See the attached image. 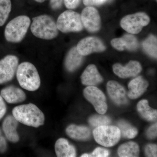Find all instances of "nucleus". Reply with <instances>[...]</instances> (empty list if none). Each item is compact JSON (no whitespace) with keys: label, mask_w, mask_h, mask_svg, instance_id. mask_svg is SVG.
<instances>
[{"label":"nucleus","mask_w":157,"mask_h":157,"mask_svg":"<svg viewBox=\"0 0 157 157\" xmlns=\"http://www.w3.org/2000/svg\"><path fill=\"white\" fill-rule=\"evenodd\" d=\"M106 1L107 0H83V3L86 6H98L104 4Z\"/></svg>","instance_id":"obj_32"},{"label":"nucleus","mask_w":157,"mask_h":157,"mask_svg":"<svg viewBox=\"0 0 157 157\" xmlns=\"http://www.w3.org/2000/svg\"><path fill=\"white\" fill-rule=\"evenodd\" d=\"M111 45L113 48L119 51H124L125 50L124 47L122 40L121 38H116L112 39L111 41Z\"/></svg>","instance_id":"obj_30"},{"label":"nucleus","mask_w":157,"mask_h":157,"mask_svg":"<svg viewBox=\"0 0 157 157\" xmlns=\"http://www.w3.org/2000/svg\"><path fill=\"white\" fill-rule=\"evenodd\" d=\"M82 84L88 86H94L101 83L103 77L100 75L94 65H89L81 76Z\"/></svg>","instance_id":"obj_16"},{"label":"nucleus","mask_w":157,"mask_h":157,"mask_svg":"<svg viewBox=\"0 0 157 157\" xmlns=\"http://www.w3.org/2000/svg\"><path fill=\"white\" fill-rule=\"evenodd\" d=\"M113 70L118 76L125 78L137 76L141 72L142 67L139 62L131 61L125 67H123L120 64H115L113 65Z\"/></svg>","instance_id":"obj_12"},{"label":"nucleus","mask_w":157,"mask_h":157,"mask_svg":"<svg viewBox=\"0 0 157 157\" xmlns=\"http://www.w3.org/2000/svg\"><path fill=\"white\" fill-rule=\"evenodd\" d=\"M30 24V19L25 15H20L11 20L5 29L6 40L12 43L21 42L25 37Z\"/></svg>","instance_id":"obj_4"},{"label":"nucleus","mask_w":157,"mask_h":157,"mask_svg":"<svg viewBox=\"0 0 157 157\" xmlns=\"http://www.w3.org/2000/svg\"><path fill=\"white\" fill-rule=\"evenodd\" d=\"M157 150L156 144H148L145 147V154L148 157H157Z\"/></svg>","instance_id":"obj_29"},{"label":"nucleus","mask_w":157,"mask_h":157,"mask_svg":"<svg viewBox=\"0 0 157 157\" xmlns=\"http://www.w3.org/2000/svg\"><path fill=\"white\" fill-rule=\"evenodd\" d=\"M66 133L71 138L75 140H87L90 135V129L86 127L71 124L66 129Z\"/></svg>","instance_id":"obj_20"},{"label":"nucleus","mask_w":157,"mask_h":157,"mask_svg":"<svg viewBox=\"0 0 157 157\" xmlns=\"http://www.w3.org/2000/svg\"><path fill=\"white\" fill-rule=\"evenodd\" d=\"M148 86V82L142 76H138L129 82L128 97L131 99H137L143 94Z\"/></svg>","instance_id":"obj_17"},{"label":"nucleus","mask_w":157,"mask_h":157,"mask_svg":"<svg viewBox=\"0 0 157 157\" xmlns=\"http://www.w3.org/2000/svg\"><path fill=\"white\" fill-rule=\"evenodd\" d=\"M12 115L18 122L29 127L39 128L45 123L44 113L37 106L32 103L14 107L12 110Z\"/></svg>","instance_id":"obj_1"},{"label":"nucleus","mask_w":157,"mask_h":157,"mask_svg":"<svg viewBox=\"0 0 157 157\" xmlns=\"http://www.w3.org/2000/svg\"><path fill=\"white\" fill-rule=\"evenodd\" d=\"M107 90L109 98L117 105H122L128 102L126 93L123 86L115 81H109L107 83Z\"/></svg>","instance_id":"obj_13"},{"label":"nucleus","mask_w":157,"mask_h":157,"mask_svg":"<svg viewBox=\"0 0 157 157\" xmlns=\"http://www.w3.org/2000/svg\"><path fill=\"white\" fill-rule=\"evenodd\" d=\"M18 62V58L11 55L0 60V84L13 79L17 71Z\"/></svg>","instance_id":"obj_9"},{"label":"nucleus","mask_w":157,"mask_h":157,"mask_svg":"<svg viewBox=\"0 0 157 157\" xmlns=\"http://www.w3.org/2000/svg\"><path fill=\"white\" fill-rule=\"evenodd\" d=\"M157 123L152 125L147 132V135L148 138L150 139H154L157 137Z\"/></svg>","instance_id":"obj_33"},{"label":"nucleus","mask_w":157,"mask_h":157,"mask_svg":"<svg viewBox=\"0 0 157 157\" xmlns=\"http://www.w3.org/2000/svg\"><path fill=\"white\" fill-rule=\"evenodd\" d=\"M18 121L13 115L6 117L3 122L2 129L5 136L12 143H17L19 140V136L17 132Z\"/></svg>","instance_id":"obj_14"},{"label":"nucleus","mask_w":157,"mask_h":157,"mask_svg":"<svg viewBox=\"0 0 157 157\" xmlns=\"http://www.w3.org/2000/svg\"><path fill=\"white\" fill-rule=\"evenodd\" d=\"M125 49L129 51L137 50L139 46L137 38L131 34H125L121 37Z\"/></svg>","instance_id":"obj_26"},{"label":"nucleus","mask_w":157,"mask_h":157,"mask_svg":"<svg viewBox=\"0 0 157 157\" xmlns=\"http://www.w3.org/2000/svg\"><path fill=\"white\" fill-rule=\"evenodd\" d=\"M11 10V0H0V26L5 24Z\"/></svg>","instance_id":"obj_25"},{"label":"nucleus","mask_w":157,"mask_h":157,"mask_svg":"<svg viewBox=\"0 0 157 157\" xmlns=\"http://www.w3.org/2000/svg\"><path fill=\"white\" fill-rule=\"evenodd\" d=\"M137 111L145 120L150 121H156L157 111L149 106L148 102L146 100H143L138 102L137 105Z\"/></svg>","instance_id":"obj_21"},{"label":"nucleus","mask_w":157,"mask_h":157,"mask_svg":"<svg viewBox=\"0 0 157 157\" xmlns=\"http://www.w3.org/2000/svg\"><path fill=\"white\" fill-rule=\"evenodd\" d=\"M109 151L106 149L98 147L96 148L90 154H84L82 155V157H106L109 155Z\"/></svg>","instance_id":"obj_28"},{"label":"nucleus","mask_w":157,"mask_h":157,"mask_svg":"<svg viewBox=\"0 0 157 157\" xmlns=\"http://www.w3.org/2000/svg\"><path fill=\"white\" fill-rule=\"evenodd\" d=\"M76 47L78 53L83 56L94 52H102L106 48L101 39L95 37H86L82 39Z\"/></svg>","instance_id":"obj_11"},{"label":"nucleus","mask_w":157,"mask_h":157,"mask_svg":"<svg viewBox=\"0 0 157 157\" xmlns=\"http://www.w3.org/2000/svg\"><path fill=\"white\" fill-rule=\"evenodd\" d=\"M64 2L67 9H73L78 7L81 0H64Z\"/></svg>","instance_id":"obj_31"},{"label":"nucleus","mask_w":157,"mask_h":157,"mask_svg":"<svg viewBox=\"0 0 157 157\" xmlns=\"http://www.w3.org/2000/svg\"><path fill=\"white\" fill-rule=\"evenodd\" d=\"M35 1L37 2L42 3L46 1V0H35Z\"/></svg>","instance_id":"obj_37"},{"label":"nucleus","mask_w":157,"mask_h":157,"mask_svg":"<svg viewBox=\"0 0 157 157\" xmlns=\"http://www.w3.org/2000/svg\"><path fill=\"white\" fill-rule=\"evenodd\" d=\"M1 95L9 104L21 103L26 100V94L22 90L13 86H7L1 90Z\"/></svg>","instance_id":"obj_15"},{"label":"nucleus","mask_w":157,"mask_h":157,"mask_svg":"<svg viewBox=\"0 0 157 157\" xmlns=\"http://www.w3.org/2000/svg\"><path fill=\"white\" fill-rule=\"evenodd\" d=\"M83 95L98 113L100 114L106 113L107 109L106 98L102 91L95 86H88L84 90Z\"/></svg>","instance_id":"obj_8"},{"label":"nucleus","mask_w":157,"mask_h":157,"mask_svg":"<svg viewBox=\"0 0 157 157\" xmlns=\"http://www.w3.org/2000/svg\"><path fill=\"white\" fill-rule=\"evenodd\" d=\"M55 150L58 157H75L76 155L75 147L65 138H59L56 140Z\"/></svg>","instance_id":"obj_18"},{"label":"nucleus","mask_w":157,"mask_h":157,"mask_svg":"<svg viewBox=\"0 0 157 157\" xmlns=\"http://www.w3.org/2000/svg\"><path fill=\"white\" fill-rule=\"evenodd\" d=\"M7 143L6 138L3 136L0 129V152L5 153L7 150Z\"/></svg>","instance_id":"obj_34"},{"label":"nucleus","mask_w":157,"mask_h":157,"mask_svg":"<svg viewBox=\"0 0 157 157\" xmlns=\"http://www.w3.org/2000/svg\"><path fill=\"white\" fill-rule=\"evenodd\" d=\"M83 59V56L78 53L76 47H73L68 52L66 56L65 67L69 72H73L81 66Z\"/></svg>","instance_id":"obj_19"},{"label":"nucleus","mask_w":157,"mask_h":157,"mask_svg":"<svg viewBox=\"0 0 157 157\" xmlns=\"http://www.w3.org/2000/svg\"><path fill=\"white\" fill-rule=\"evenodd\" d=\"M7 107L6 103L1 95H0V120L2 119L6 114Z\"/></svg>","instance_id":"obj_35"},{"label":"nucleus","mask_w":157,"mask_h":157,"mask_svg":"<svg viewBox=\"0 0 157 157\" xmlns=\"http://www.w3.org/2000/svg\"><path fill=\"white\" fill-rule=\"evenodd\" d=\"M82 22L83 26L89 32L94 33L100 30L101 19L98 10L92 6L85 8L81 13Z\"/></svg>","instance_id":"obj_10"},{"label":"nucleus","mask_w":157,"mask_h":157,"mask_svg":"<svg viewBox=\"0 0 157 157\" xmlns=\"http://www.w3.org/2000/svg\"><path fill=\"white\" fill-rule=\"evenodd\" d=\"M102 115L103 114L92 116L89 120L90 124L96 128L109 125L111 123V119L108 117Z\"/></svg>","instance_id":"obj_27"},{"label":"nucleus","mask_w":157,"mask_h":157,"mask_svg":"<svg viewBox=\"0 0 157 157\" xmlns=\"http://www.w3.org/2000/svg\"><path fill=\"white\" fill-rule=\"evenodd\" d=\"M118 126L120 130L121 134L125 138L132 139L136 137L138 131L135 127L124 121H120L118 123Z\"/></svg>","instance_id":"obj_24"},{"label":"nucleus","mask_w":157,"mask_h":157,"mask_svg":"<svg viewBox=\"0 0 157 157\" xmlns=\"http://www.w3.org/2000/svg\"><path fill=\"white\" fill-rule=\"evenodd\" d=\"M16 73L17 81L22 88L33 92L40 87V76L33 64L27 62L21 63L17 67Z\"/></svg>","instance_id":"obj_2"},{"label":"nucleus","mask_w":157,"mask_h":157,"mask_svg":"<svg viewBox=\"0 0 157 157\" xmlns=\"http://www.w3.org/2000/svg\"><path fill=\"white\" fill-rule=\"evenodd\" d=\"M157 40L156 37L150 35L144 41L142 46L144 50L150 56L156 58L157 52Z\"/></svg>","instance_id":"obj_23"},{"label":"nucleus","mask_w":157,"mask_h":157,"mask_svg":"<svg viewBox=\"0 0 157 157\" xmlns=\"http://www.w3.org/2000/svg\"><path fill=\"white\" fill-rule=\"evenodd\" d=\"M93 134L96 142L106 147L114 146L119 141L121 136L118 127L108 125L97 127Z\"/></svg>","instance_id":"obj_5"},{"label":"nucleus","mask_w":157,"mask_h":157,"mask_svg":"<svg viewBox=\"0 0 157 157\" xmlns=\"http://www.w3.org/2000/svg\"><path fill=\"white\" fill-rule=\"evenodd\" d=\"M31 31L35 36L45 40L56 38L59 33L56 23L48 15H41L33 18Z\"/></svg>","instance_id":"obj_3"},{"label":"nucleus","mask_w":157,"mask_h":157,"mask_svg":"<svg viewBox=\"0 0 157 157\" xmlns=\"http://www.w3.org/2000/svg\"><path fill=\"white\" fill-rule=\"evenodd\" d=\"M117 153L121 157H138L139 153V146L135 142H128L120 146Z\"/></svg>","instance_id":"obj_22"},{"label":"nucleus","mask_w":157,"mask_h":157,"mask_svg":"<svg viewBox=\"0 0 157 157\" xmlns=\"http://www.w3.org/2000/svg\"><path fill=\"white\" fill-rule=\"evenodd\" d=\"M59 30L64 33L80 32L83 29L81 15L72 10H67L59 16L56 23Z\"/></svg>","instance_id":"obj_6"},{"label":"nucleus","mask_w":157,"mask_h":157,"mask_svg":"<svg viewBox=\"0 0 157 157\" xmlns=\"http://www.w3.org/2000/svg\"><path fill=\"white\" fill-rule=\"evenodd\" d=\"M150 21V17L146 13L138 12L125 16L121 20V25L129 33L137 34L149 23Z\"/></svg>","instance_id":"obj_7"},{"label":"nucleus","mask_w":157,"mask_h":157,"mask_svg":"<svg viewBox=\"0 0 157 157\" xmlns=\"http://www.w3.org/2000/svg\"><path fill=\"white\" fill-rule=\"evenodd\" d=\"M63 0H50L51 7L53 10H57L61 7Z\"/></svg>","instance_id":"obj_36"}]
</instances>
